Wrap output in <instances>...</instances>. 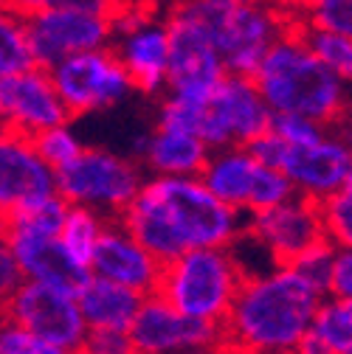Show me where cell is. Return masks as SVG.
Segmentation results:
<instances>
[{"mask_svg": "<svg viewBox=\"0 0 352 354\" xmlns=\"http://www.w3.org/2000/svg\"><path fill=\"white\" fill-rule=\"evenodd\" d=\"M251 79L271 113H296L324 127H344L352 107V82L322 65L293 26L268 48Z\"/></svg>", "mask_w": 352, "mask_h": 354, "instance_id": "3", "label": "cell"}, {"mask_svg": "<svg viewBox=\"0 0 352 354\" xmlns=\"http://www.w3.org/2000/svg\"><path fill=\"white\" fill-rule=\"evenodd\" d=\"M20 261L23 276L28 281H39L57 290L76 295L82 284L91 279L87 264L76 261L57 236H26V234H3Z\"/></svg>", "mask_w": 352, "mask_h": 354, "instance_id": "19", "label": "cell"}, {"mask_svg": "<svg viewBox=\"0 0 352 354\" xmlns=\"http://www.w3.org/2000/svg\"><path fill=\"white\" fill-rule=\"evenodd\" d=\"M3 132H6V124H3V118H0V136H3Z\"/></svg>", "mask_w": 352, "mask_h": 354, "instance_id": "43", "label": "cell"}, {"mask_svg": "<svg viewBox=\"0 0 352 354\" xmlns=\"http://www.w3.org/2000/svg\"><path fill=\"white\" fill-rule=\"evenodd\" d=\"M245 234L265 248L274 264H290L307 248L327 239L322 205L296 192L271 208L245 214Z\"/></svg>", "mask_w": 352, "mask_h": 354, "instance_id": "15", "label": "cell"}, {"mask_svg": "<svg viewBox=\"0 0 352 354\" xmlns=\"http://www.w3.org/2000/svg\"><path fill=\"white\" fill-rule=\"evenodd\" d=\"M211 34L226 73L251 76L268 48L293 26L279 0H178Z\"/></svg>", "mask_w": 352, "mask_h": 354, "instance_id": "4", "label": "cell"}, {"mask_svg": "<svg viewBox=\"0 0 352 354\" xmlns=\"http://www.w3.org/2000/svg\"><path fill=\"white\" fill-rule=\"evenodd\" d=\"M324 292L293 264L248 273L223 318V351H299Z\"/></svg>", "mask_w": 352, "mask_h": 354, "instance_id": "2", "label": "cell"}, {"mask_svg": "<svg viewBox=\"0 0 352 354\" xmlns=\"http://www.w3.org/2000/svg\"><path fill=\"white\" fill-rule=\"evenodd\" d=\"M299 17H304L313 26L352 37V0H322L319 6H313L310 12H304Z\"/></svg>", "mask_w": 352, "mask_h": 354, "instance_id": "31", "label": "cell"}, {"mask_svg": "<svg viewBox=\"0 0 352 354\" xmlns=\"http://www.w3.org/2000/svg\"><path fill=\"white\" fill-rule=\"evenodd\" d=\"M245 273L229 245L189 248L161 264L155 292L181 313L223 324Z\"/></svg>", "mask_w": 352, "mask_h": 354, "instance_id": "5", "label": "cell"}, {"mask_svg": "<svg viewBox=\"0 0 352 354\" xmlns=\"http://www.w3.org/2000/svg\"><path fill=\"white\" fill-rule=\"evenodd\" d=\"M87 270H91V276H102L141 295H150L155 292L161 276V261L124 228L118 216H113L99 234V242L91 253V261H87Z\"/></svg>", "mask_w": 352, "mask_h": 354, "instance_id": "17", "label": "cell"}, {"mask_svg": "<svg viewBox=\"0 0 352 354\" xmlns=\"http://www.w3.org/2000/svg\"><path fill=\"white\" fill-rule=\"evenodd\" d=\"M130 348L139 354L178 351H223V326L192 318L158 292L141 298V306L127 329Z\"/></svg>", "mask_w": 352, "mask_h": 354, "instance_id": "11", "label": "cell"}, {"mask_svg": "<svg viewBox=\"0 0 352 354\" xmlns=\"http://www.w3.org/2000/svg\"><path fill=\"white\" fill-rule=\"evenodd\" d=\"M271 118L274 113L262 99L256 82L243 73H226L203 99L197 136L209 149L231 144L248 147L271 127Z\"/></svg>", "mask_w": 352, "mask_h": 354, "instance_id": "10", "label": "cell"}, {"mask_svg": "<svg viewBox=\"0 0 352 354\" xmlns=\"http://www.w3.org/2000/svg\"><path fill=\"white\" fill-rule=\"evenodd\" d=\"M0 3L15 9V12H20V15H31L37 9H49L51 0H0Z\"/></svg>", "mask_w": 352, "mask_h": 354, "instance_id": "37", "label": "cell"}, {"mask_svg": "<svg viewBox=\"0 0 352 354\" xmlns=\"http://www.w3.org/2000/svg\"><path fill=\"white\" fill-rule=\"evenodd\" d=\"M82 351H94V354H124L133 351L130 348L127 332H110V329H91L85 337Z\"/></svg>", "mask_w": 352, "mask_h": 354, "instance_id": "35", "label": "cell"}, {"mask_svg": "<svg viewBox=\"0 0 352 354\" xmlns=\"http://www.w3.org/2000/svg\"><path fill=\"white\" fill-rule=\"evenodd\" d=\"M333 253H335V245L330 239H322L319 245L307 248L299 259H293L290 264L310 281L316 284L324 295H327V281H330V268H333Z\"/></svg>", "mask_w": 352, "mask_h": 354, "instance_id": "30", "label": "cell"}, {"mask_svg": "<svg viewBox=\"0 0 352 354\" xmlns=\"http://www.w3.org/2000/svg\"><path fill=\"white\" fill-rule=\"evenodd\" d=\"M31 141H34V149L39 152V158L46 160L54 171L62 169L65 163H71L79 155V149L85 147L79 132L71 127V121H62V124H54L49 129L37 132Z\"/></svg>", "mask_w": 352, "mask_h": 354, "instance_id": "28", "label": "cell"}, {"mask_svg": "<svg viewBox=\"0 0 352 354\" xmlns=\"http://www.w3.org/2000/svg\"><path fill=\"white\" fill-rule=\"evenodd\" d=\"M68 203L60 194H49L37 203H28L12 214H6L3 234H26V236H57L65 219Z\"/></svg>", "mask_w": 352, "mask_h": 354, "instance_id": "26", "label": "cell"}, {"mask_svg": "<svg viewBox=\"0 0 352 354\" xmlns=\"http://www.w3.org/2000/svg\"><path fill=\"white\" fill-rule=\"evenodd\" d=\"M304 354H352V321L346 313V301L324 295L316 306L301 348Z\"/></svg>", "mask_w": 352, "mask_h": 354, "instance_id": "23", "label": "cell"}, {"mask_svg": "<svg viewBox=\"0 0 352 354\" xmlns=\"http://www.w3.org/2000/svg\"><path fill=\"white\" fill-rule=\"evenodd\" d=\"M107 223V216H102L94 208H85V205H68L65 219L60 225L57 239L62 242V248L82 264L91 261V253L99 242V234Z\"/></svg>", "mask_w": 352, "mask_h": 354, "instance_id": "25", "label": "cell"}, {"mask_svg": "<svg viewBox=\"0 0 352 354\" xmlns=\"http://www.w3.org/2000/svg\"><path fill=\"white\" fill-rule=\"evenodd\" d=\"M3 231H6V214L0 211V236H3Z\"/></svg>", "mask_w": 352, "mask_h": 354, "instance_id": "41", "label": "cell"}, {"mask_svg": "<svg viewBox=\"0 0 352 354\" xmlns=\"http://www.w3.org/2000/svg\"><path fill=\"white\" fill-rule=\"evenodd\" d=\"M71 118L121 107L136 96V84L110 46L71 54L49 68Z\"/></svg>", "mask_w": 352, "mask_h": 354, "instance_id": "8", "label": "cell"}, {"mask_svg": "<svg viewBox=\"0 0 352 354\" xmlns=\"http://www.w3.org/2000/svg\"><path fill=\"white\" fill-rule=\"evenodd\" d=\"M26 31L34 62L42 68H51L71 54L105 48L113 42V20L107 15L68 6H49L26 15Z\"/></svg>", "mask_w": 352, "mask_h": 354, "instance_id": "14", "label": "cell"}, {"mask_svg": "<svg viewBox=\"0 0 352 354\" xmlns=\"http://www.w3.org/2000/svg\"><path fill=\"white\" fill-rule=\"evenodd\" d=\"M346 313H349V321H352V301H346Z\"/></svg>", "mask_w": 352, "mask_h": 354, "instance_id": "42", "label": "cell"}, {"mask_svg": "<svg viewBox=\"0 0 352 354\" xmlns=\"http://www.w3.org/2000/svg\"><path fill=\"white\" fill-rule=\"evenodd\" d=\"M0 118L9 132L28 138L54 124L73 121L51 82L49 68L42 65L0 76Z\"/></svg>", "mask_w": 352, "mask_h": 354, "instance_id": "16", "label": "cell"}, {"mask_svg": "<svg viewBox=\"0 0 352 354\" xmlns=\"http://www.w3.org/2000/svg\"><path fill=\"white\" fill-rule=\"evenodd\" d=\"M248 149L268 166L285 171L296 194H304L316 203L335 194L349 177L352 169V141L344 127H324L316 138L299 144L282 141L268 127Z\"/></svg>", "mask_w": 352, "mask_h": 354, "instance_id": "6", "label": "cell"}, {"mask_svg": "<svg viewBox=\"0 0 352 354\" xmlns=\"http://www.w3.org/2000/svg\"><path fill=\"white\" fill-rule=\"evenodd\" d=\"M49 194H57V171L39 158L28 136L6 129L0 136V211L12 214Z\"/></svg>", "mask_w": 352, "mask_h": 354, "instance_id": "18", "label": "cell"}, {"mask_svg": "<svg viewBox=\"0 0 352 354\" xmlns=\"http://www.w3.org/2000/svg\"><path fill=\"white\" fill-rule=\"evenodd\" d=\"M161 264L189 248H223L245 231V214L220 200L200 174L150 177L118 214Z\"/></svg>", "mask_w": 352, "mask_h": 354, "instance_id": "1", "label": "cell"}, {"mask_svg": "<svg viewBox=\"0 0 352 354\" xmlns=\"http://www.w3.org/2000/svg\"><path fill=\"white\" fill-rule=\"evenodd\" d=\"M3 313L15 318L20 326H26L39 343H46L51 354L82 351L85 346V318L79 313L76 295L65 290L26 279L3 306Z\"/></svg>", "mask_w": 352, "mask_h": 354, "instance_id": "12", "label": "cell"}, {"mask_svg": "<svg viewBox=\"0 0 352 354\" xmlns=\"http://www.w3.org/2000/svg\"><path fill=\"white\" fill-rule=\"evenodd\" d=\"M327 295L352 301V248H335L327 281Z\"/></svg>", "mask_w": 352, "mask_h": 354, "instance_id": "34", "label": "cell"}, {"mask_svg": "<svg viewBox=\"0 0 352 354\" xmlns=\"http://www.w3.org/2000/svg\"><path fill=\"white\" fill-rule=\"evenodd\" d=\"M31 65H37V62H34V54L28 46L26 15L0 3V76L17 73Z\"/></svg>", "mask_w": 352, "mask_h": 354, "instance_id": "27", "label": "cell"}, {"mask_svg": "<svg viewBox=\"0 0 352 354\" xmlns=\"http://www.w3.org/2000/svg\"><path fill=\"white\" fill-rule=\"evenodd\" d=\"M144 180L147 171L127 152L82 147L71 163L57 169V194L68 205H85L113 219L139 194Z\"/></svg>", "mask_w": 352, "mask_h": 354, "instance_id": "7", "label": "cell"}, {"mask_svg": "<svg viewBox=\"0 0 352 354\" xmlns=\"http://www.w3.org/2000/svg\"><path fill=\"white\" fill-rule=\"evenodd\" d=\"M259 171H262V160L248 147L231 144L209 152L200 169V180L231 208L251 214Z\"/></svg>", "mask_w": 352, "mask_h": 354, "instance_id": "20", "label": "cell"}, {"mask_svg": "<svg viewBox=\"0 0 352 354\" xmlns=\"http://www.w3.org/2000/svg\"><path fill=\"white\" fill-rule=\"evenodd\" d=\"M322 0H279V6H285L293 17H299V15H304V12H310L313 6H319Z\"/></svg>", "mask_w": 352, "mask_h": 354, "instance_id": "38", "label": "cell"}, {"mask_svg": "<svg viewBox=\"0 0 352 354\" xmlns=\"http://www.w3.org/2000/svg\"><path fill=\"white\" fill-rule=\"evenodd\" d=\"M23 281H26V276H23V268H20L9 239L0 236V309L9 304V298L20 290Z\"/></svg>", "mask_w": 352, "mask_h": 354, "instance_id": "33", "label": "cell"}, {"mask_svg": "<svg viewBox=\"0 0 352 354\" xmlns=\"http://www.w3.org/2000/svg\"><path fill=\"white\" fill-rule=\"evenodd\" d=\"M209 152L206 141L192 132L152 127L136 160L150 177H189L200 174Z\"/></svg>", "mask_w": 352, "mask_h": 354, "instance_id": "21", "label": "cell"}, {"mask_svg": "<svg viewBox=\"0 0 352 354\" xmlns=\"http://www.w3.org/2000/svg\"><path fill=\"white\" fill-rule=\"evenodd\" d=\"M344 132H346L349 141H352V107H349V115H346V121H344Z\"/></svg>", "mask_w": 352, "mask_h": 354, "instance_id": "40", "label": "cell"}, {"mask_svg": "<svg viewBox=\"0 0 352 354\" xmlns=\"http://www.w3.org/2000/svg\"><path fill=\"white\" fill-rule=\"evenodd\" d=\"M293 31L301 37V42L313 51V57L322 65H327L341 79L352 82V37H344L338 31L313 26L304 17H293Z\"/></svg>", "mask_w": 352, "mask_h": 354, "instance_id": "24", "label": "cell"}, {"mask_svg": "<svg viewBox=\"0 0 352 354\" xmlns=\"http://www.w3.org/2000/svg\"><path fill=\"white\" fill-rule=\"evenodd\" d=\"M141 298H144L141 292L130 290L124 284H116V281H107L102 276H91L76 292V304H79V313L85 318L87 332L91 329L127 332L141 306Z\"/></svg>", "mask_w": 352, "mask_h": 354, "instance_id": "22", "label": "cell"}, {"mask_svg": "<svg viewBox=\"0 0 352 354\" xmlns=\"http://www.w3.org/2000/svg\"><path fill=\"white\" fill-rule=\"evenodd\" d=\"M324 234L335 248H352V186L344 183L335 194L324 197L322 203Z\"/></svg>", "mask_w": 352, "mask_h": 354, "instance_id": "29", "label": "cell"}, {"mask_svg": "<svg viewBox=\"0 0 352 354\" xmlns=\"http://www.w3.org/2000/svg\"><path fill=\"white\" fill-rule=\"evenodd\" d=\"M121 3H136V6H150V9H166L169 0H121Z\"/></svg>", "mask_w": 352, "mask_h": 354, "instance_id": "39", "label": "cell"}, {"mask_svg": "<svg viewBox=\"0 0 352 354\" xmlns=\"http://www.w3.org/2000/svg\"><path fill=\"white\" fill-rule=\"evenodd\" d=\"M169 28V71L166 91L203 96L226 76V65L220 57L209 28L186 12L178 0H169L164 9Z\"/></svg>", "mask_w": 352, "mask_h": 354, "instance_id": "13", "label": "cell"}, {"mask_svg": "<svg viewBox=\"0 0 352 354\" xmlns=\"http://www.w3.org/2000/svg\"><path fill=\"white\" fill-rule=\"evenodd\" d=\"M110 48L127 68L141 96H161L169 71V28L161 9L118 3L113 12Z\"/></svg>", "mask_w": 352, "mask_h": 354, "instance_id": "9", "label": "cell"}, {"mask_svg": "<svg viewBox=\"0 0 352 354\" xmlns=\"http://www.w3.org/2000/svg\"><path fill=\"white\" fill-rule=\"evenodd\" d=\"M121 0H51V6H68V9H82V12H96L113 17Z\"/></svg>", "mask_w": 352, "mask_h": 354, "instance_id": "36", "label": "cell"}, {"mask_svg": "<svg viewBox=\"0 0 352 354\" xmlns=\"http://www.w3.org/2000/svg\"><path fill=\"white\" fill-rule=\"evenodd\" d=\"M0 354H51L26 326L0 309Z\"/></svg>", "mask_w": 352, "mask_h": 354, "instance_id": "32", "label": "cell"}]
</instances>
